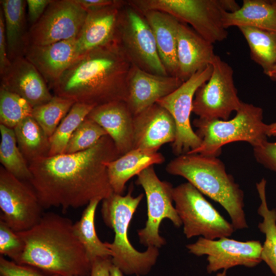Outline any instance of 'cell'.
<instances>
[{"mask_svg":"<svg viewBox=\"0 0 276 276\" xmlns=\"http://www.w3.org/2000/svg\"><path fill=\"white\" fill-rule=\"evenodd\" d=\"M33 107L19 95L0 87V123L14 129L25 119L32 117Z\"/></svg>","mask_w":276,"mask_h":276,"instance_id":"836d02e7","label":"cell"},{"mask_svg":"<svg viewBox=\"0 0 276 276\" xmlns=\"http://www.w3.org/2000/svg\"><path fill=\"white\" fill-rule=\"evenodd\" d=\"M183 82L178 77L151 74L131 64L125 102L135 116L173 92Z\"/></svg>","mask_w":276,"mask_h":276,"instance_id":"2e32d148","label":"cell"},{"mask_svg":"<svg viewBox=\"0 0 276 276\" xmlns=\"http://www.w3.org/2000/svg\"><path fill=\"white\" fill-rule=\"evenodd\" d=\"M215 55L213 43L188 25L179 23L177 38L178 78L187 81L211 64Z\"/></svg>","mask_w":276,"mask_h":276,"instance_id":"44dd1931","label":"cell"},{"mask_svg":"<svg viewBox=\"0 0 276 276\" xmlns=\"http://www.w3.org/2000/svg\"><path fill=\"white\" fill-rule=\"evenodd\" d=\"M137 276H140V275H137Z\"/></svg>","mask_w":276,"mask_h":276,"instance_id":"7dc6e473","label":"cell"},{"mask_svg":"<svg viewBox=\"0 0 276 276\" xmlns=\"http://www.w3.org/2000/svg\"><path fill=\"white\" fill-rule=\"evenodd\" d=\"M111 258H98L92 262L89 276H110Z\"/></svg>","mask_w":276,"mask_h":276,"instance_id":"60d3db41","label":"cell"},{"mask_svg":"<svg viewBox=\"0 0 276 276\" xmlns=\"http://www.w3.org/2000/svg\"><path fill=\"white\" fill-rule=\"evenodd\" d=\"M110 276H124L123 273L121 270L114 265L111 264L110 268Z\"/></svg>","mask_w":276,"mask_h":276,"instance_id":"ee69618b","label":"cell"},{"mask_svg":"<svg viewBox=\"0 0 276 276\" xmlns=\"http://www.w3.org/2000/svg\"><path fill=\"white\" fill-rule=\"evenodd\" d=\"M107 132L122 156L133 149V115L125 101L95 107L87 116Z\"/></svg>","mask_w":276,"mask_h":276,"instance_id":"ffe728a7","label":"cell"},{"mask_svg":"<svg viewBox=\"0 0 276 276\" xmlns=\"http://www.w3.org/2000/svg\"><path fill=\"white\" fill-rule=\"evenodd\" d=\"M166 170L185 178L202 194L219 203L229 215L235 230L248 228L243 192L217 157L186 153L171 160Z\"/></svg>","mask_w":276,"mask_h":276,"instance_id":"277c9868","label":"cell"},{"mask_svg":"<svg viewBox=\"0 0 276 276\" xmlns=\"http://www.w3.org/2000/svg\"><path fill=\"white\" fill-rule=\"evenodd\" d=\"M267 134L268 136H276V122L267 125Z\"/></svg>","mask_w":276,"mask_h":276,"instance_id":"7bdbcfd3","label":"cell"},{"mask_svg":"<svg viewBox=\"0 0 276 276\" xmlns=\"http://www.w3.org/2000/svg\"><path fill=\"white\" fill-rule=\"evenodd\" d=\"M120 156L114 142L106 135L85 150L33 161L28 182L43 209L60 207L64 212L78 208L113 193L106 163Z\"/></svg>","mask_w":276,"mask_h":276,"instance_id":"6da1fadb","label":"cell"},{"mask_svg":"<svg viewBox=\"0 0 276 276\" xmlns=\"http://www.w3.org/2000/svg\"><path fill=\"white\" fill-rule=\"evenodd\" d=\"M143 13L156 10L167 13L180 22L190 25L212 43L225 39L228 32L223 26L224 11L234 12L240 7L234 0H127Z\"/></svg>","mask_w":276,"mask_h":276,"instance_id":"52a82bcc","label":"cell"},{"mask_svg":"<svg viewBox=\"0 0 276 276\" xmlns=\"http://www.w3.org/2000/svg\"><path fill=\"white\" fill-rule=\"evenodd\" d=\"M101 200H91L84 210L81 218L74 224L75 233L83 245L91 263L98 258H111V251L98 238L95 227L96 210Z\"/></svg>","mask_w":276,"mask_h":276,"instance_id":"f1b7e54d","label":"cell"},{"mask_svg":"<svg viewBox=\"0 0 276 276\" xmlns=\"http://www.w3.org/2000/svg\"><path fill=\"white\" fill-rule=\"evenodd\" d=\"M25 244L17 232L0 220V254L17 263L25 249Z\"/></svg>","mask_w":276,"mask_h":276,"instance_id":"d590c367","label":"cell"},{"mask_svg":"<svg viewBox=\"0 0 276 276\" xmlns=\"http://www.w3.org/2000/svg\"><path fill=\"white\" fill-rule=\"evenodd\" d=\"M254 155L259 163L276 172V142L267 141L261 146L254 148Z\"/></svg>","mask_w":276,"mask_h":276,"instance_id":"74e56055","label":"cell"},{"mask_svg":"<svg viewBox=\"0 0 276 276\" xmlns=\"http://www.w3.org/2000/svg\"><path fill=\"white\" fill-rule=\"evenodd\" d=\"M51 0H27L28 16L32 26L41 17Z\"/></svg>","mask_w":276,"mask_h":276,"instance_id":"f35d334b","label":"cell"},{"mask_svg":"<svg viewBox=\"0 0 276 276\" xmlns=\"http://www.w3.org/2000/svg\"><path fill=\"white\" fill-rule=\"evenodd\" d=\"M5 19V28L9 61L24 57L29 45L28 32L25 30L26 1L22 0L1 1Z\"/></svg>","mask_w":276,"mask_h":276,"instance_id":"484cf974","label":"cell"},{"mask_svg":"<svg viewBox=\"0 0 276 276\" xmlns=\"http://www.w3.org/2000/svg\"><path fill=\"white\" fill-rule=\"evenodd\" d=\"M87 14L76 0H51L28 31L29 44L44 45L77 37Z\"/></svg>","mask_w":276,"mask_h":276,"instance_id":"9a60e30c","label":"cell"},{"mask_svg":"<svg viewBox=\"0 0 276 276\" xmlns=\"http://www.w3.org/2000/svg\"><path fill=\"white\" fill-rule=\"evenodd\" d=\"M114 40L132 65L151 74L169 75L150 25L127 0L120 10Z\"/></svg>","mask_w":276,"mask_h":276,"instance_id":"ba28073f","label":"cell"},{"mask_svg":"<svg viewBox=\"0 0 276 276\" xmlns=\"http://www.w3.org/2000/svg\"><path fill=\"white\" fill-rule=\"evenodd\" d=\"M87 11L101 9L114 4L117 0H76Z\"/></svg>","mask_w":276,"mask_h":276,"instance_id":"b9f144b4","label":"cell"},{"mask_svg":"<svg viewBox=\"0 0 276 276\" xmlns=\"http://www.w3.org/2000/svg\"><path fill=\"white\" fill-rule=\"evenodd\" d=\"M266 180L262 178L256 183V188L260 199L257 213L263 218L258 224L260 232L265 235V240L261 251V258L269 267L274 276H276V209H269L266 195Z\"/></svg>","mask_w":276,"mask_h":276,"instance_id":"83f0119b","label":"cell"},{"mask_svg":"<svg viewBox=\"0 0 276 276\" xmlns=\"http://www.w3.org/2000/svg\"><path fill=\"white\" fill-rule=\"evenodd\" d=\"M126 1L117 0L111 6L88 11L77 37L81 55L115 39L120 10Z\"/></svg>","mask_w":276,"mask_h":276,"instance_id":"7402d4cb","label":"cell"},{"mask_svg":"<svg viewBox=\"0 0 276 276\" xmlns=\"http://www.w3.org/2000/svg\"><path fill=\"white\" fill-rule=\"evenodd\" d=\"M135 183L144 190L147 203V220L145 226L137 231L140 242L147 247L160 248L166 243L159 235V226L164 219H168L179 227L181 221L173 205V187L162 181L157 176L153 166L144 170L137 175Z\"/></svg>","mask_w":276,"mask_h":276,"instance_id":"8fae6325","label":"cell"},{"mask_svg":"<svg viewBox=\"0 0 276 276\" xmlns=\"http://www.w3.org/2000/svg\"><path fill=\"white\" fill-rule=\"evenodd\" d=\"M17 233L25 247L16 263L50 274L89 276L92 263L68 218L45 213L33 227Z\"/></svg>","mask_w":276,"mask_h":276,"instance_id":"3957f363","label":"cell"},{"mask_svg":"<svg viewBox=\"0 0 276 276\" xmlns=\"http://www.w3.org/2000/svg\"><path fill=\"white\" fill-rule=\"evenodd\" d=\"M13 129L18 147L29 165L34 160L48 156L50 138L32 117L21 121Z\"/></svg>","mask_w":276,"mask_h":276,"instance_id":"4316f807","label":"cell"},{"mask_svg":"<svg viewBox=\"0 0 276 276\" xmlns=\"http://www.w3.org/2000/svg\"><path fill=\"white\" fill-rule=\"evenodd\" d=\"M211 64L199 71L175 90L159 99L156 103L165 108L173 117L176 129L172 149L176 156L195 149L201 143V139L193 130L190 123L193 101L197 89L210 79Z\"/></svg>","mask_w":276,"mask_h":276,"instance_id":"7c38bea8","label":"cell"},{"mask_svg":"<svg viewBox=\"0 0 276 276\" xmlns=\"http://www.w3.org/2000/svg\"><path fill=\"white\" fill-rule=\"evenodd\" d=\"M272 81L276 82V62L272 69L266 74Z\"/></svg>","mask_w":276,"mask_h":276,"instance_id":"f6af8a7d","label":"cell"},{"mask_svg":"<svg viewBox=\"0 0 276 276\" xmlns=\"http://www.w3.org/2000/svg\"><path fill=\"white\" fill-rule=\"evenodd\" d=\"M173 199L187 238L215 240L232 236L235 229L202 194L190 182L173 188Z\"/></svg>","mask_w":276,"mask_h":276,"instance_id":"9c48e42d","label":"cell"},{"mask_svg":"<svg viewBox=\"0 0 276 276\" xmlns=\"http://www.w3.org/2000/svg\"><path fill=\"white\" fill-rule=\"evenodd\" d=\"M1 220L16 232L27 231L41 219L42 207L31 186L0 167Z\"/></svg>","mask_w":276,"mask_h":276,"instance_id":"4fadbf2b","label":"cell"},{"mask_svg":"<svg viewBox=\"0 0 276 276\" xmlns=\"http://www.w3.org/2000/svg\"><path fill=\"white\" fill-rule=\"evenodd\" d=\"M1 87L19 95L33 107L53 97L41 75L24 56L10 61L1 73Z\"/></svg>","mask_w":276,"mask_h":276,"instance_id":"ac0fdd59","label":"cell"},{"mask_svg":"<svg viewBox=\"0 0 276 276\" xmlns=\"http://www.w3.org/2000/svg\"><path fill=\"white\" fill-rule=\"evenodd\" d=\"M106 135L108 134L104 129L86 117L72 135L64 153L71 154L85 150Z\"/></svg>","mask_w":276,"mask_h":276,"instance_id":"e575fe53","label":"cell"},{"mask_svg":"<svg viewBox=\"0 0 276 276\" xmlns=\"http://www.w3.org/2000/svg\"><path fill=\"white\" fill-rule=\"evenodd\" d=\"M75 103L54 95L48 102L33 107L32 117L50 138Z\"/></svg>","mask_w":276,"mask_h":276,"instance_id":"d6a6232c","label":"cell"},{"mask_svg":"<svg viewBox=\"0 0 276 276\" xmlns=\"http://www.w3.org/2000/svg\"><path fill=\"white\" fill-rule=\"evenodd\" d=\"M0 276H3V275H2L0 274Z\"/></svg>","mask_w":276,"mask_h":276,"instance_id":"bcb514c9","label":"cell"},{"mask_svg":"<svg viewBox=\"0 0 276 276\" xmlns=\"http://www.w3.org/2000/svg\"><path fill=\"white\" fill-rule=\"evenodd\" d=\"M81 55L77 37L44 45L29 44L24 54L51 88Z\"/></svg>","mask_w":276,"mask_h":276,"instance_id":"d6986e66","label":"cell"},{"mask_svg":"<svg viewBox=\"0 0 276 276\" xmlns=\"http://www.w3.org/2000/svg\"><path fill=\"white\" fill-rule=\"evenodd\" d=\"M238 28L247 42L251 59L266 75L276 62V33L251 27Z\"/></svg>","mask_w":276,"mask_h":276,"instance_id":"f546056e","label":"cell"},{"mask_svg":"<svg viewBox=\"0 0 276 276\" xmlns=\"http://www.w3.org/2000/svg\"><path fill=\"white\" fill-rule=\"evenodd\" d=\"M211 65L213 70L210 79L195 94L192 112L202 119L227 121L242 103L235 85L234 71L216 54Z\"/></svg>","mask_w":276,"mask_h":276,"instance_id":"30bf717a","label":"cell"},{"mask_svg":"<svg viewBox=\"0 0 276 276\" xmlns=\"http://www.w3.org/2000/svg\"><path fill=\"white\" fill-rule=\"evenodd\" d=\"M143 197V193L133 197L129 190L125 196L113 193L103 200L101 213L104 222L114 232L113 241L105 242L111 251V262L127 275L147 274L159 256L158 248L149 246L145 251L140 252L128 239L130 222Z\"/></svg>","mask_w":276,"mask_h":276,"instance_id":"5b68a950","label":"cell"},{"mask_svg":"<svg viewBox=\"0 0 276 276\" xmlns=\"http://www.w3.org/2000/svg\"><path fill=\"white\" fill-rule=\"evenodd\" d=\"M131 66L114 40L81 55L52 88L55 96L94 107L126 101Z\"/></svg>","mask_w":276,"mask_h":276,"instance_id":"7a4b0ae2","label":"cell"},{"mask_svg":"<svg viewBox=\"0 0 276 276\" xmlns=\"http://www.w3.org/2000/svg\"><path fill=\"white\" fill-rule=\"evenodd\" d=\"M0 274L3 276H61L43 273L35 267L17 264L3 256L0 257Z\"/></svg>","mask_w":276,"mask_h":276,"instance_id":"8d00e7d4","label":"cell"},{"mask_svg":"<svg viewBox=\"0 0 276 276\" xmlns=\"http://www.w3.org/2000/svg\"><path fill=\"white\" fill-rule=\"evenodd\" d=\"M235 117L230 120L195 119V132L201 139L199 147L187 153L217 157L222 147L230 143L246 142L254 148L267 141V125L263 122L261 107L242 102Z\"/></svg>","mask_w":276,"mask_h":276,"instance_id":"8992f818","label":"cell"},{"mask_svg":"<svg viewBox=\"0 0 276 276\" xmlns=\"http://www.w3.org/2000/svg\"><path fill=\"white\" fill-rule=\"evenodd\" d=\"M142 14L152 30L159 56L167 73L178 77L177 38L180 22L159 11L151 10Z\"/></svg>","mask_w":276,"mask_h":276,"instance_id":"603a6c76","label":"cell"},{"mask_svg":"<svg viewBox=\"0 0 276 276\" xmlns=\"http://www.w3.org/2000/svg\"><path fill=\"white\" fill-rule=\"evenodd\" d=\"M133 126V149L157 152L162 145L172 143L175 139L173 117L156 103L134 116Z\"/></svg>","mask_w":276,"mask_h":276,"instance_id":"e0dca14e","label":"cell"},{"mask_svg":"<svg viewBox=\"0 0 276 276\" xmlns=\"http://www.w3.org/2000/svg\"><path fill=\"white\" fill-rule=\"evenodd\" d=\"M222 21L225 29L247 26L276 33V0H244L238 10L224 11Z\"/></svg>","mask_w":276,"mask_h":276,"instance_id":"d4e9b609","label":"cell"},{"mask_svg":"<svg viewBox=\"0 0 276 276\" xmlns=\"http://www.w3.org/2000/svg\"><path fill=\"white\" fill-rule=\"evenodd\" d=\"M163 155L147 150L133 149L119 158L106 163L109 181L114 193L122 195L127 182L148 167L161 164Z\"/></svg>","mask_w":276,"mask_h":276,"instance_id":"cb8c5ba5","label":"cell"},{"mask_svg":"<svg viewBox=\"0 0 276 276\" xmlns=\"http://www.w3.org/2000/svg\"><path fill=\"white\" fill-rule=\"evenodd\" d=\"M95 107L76 102L50 137V150L48 156L64 153L73 133Z\"/></svg>","mask_w":276,"mask_h":276,"instance_id":"1f68e13d","label":"cell"},{"mask_svg":"<svg viewBox=\"0 0 276 276\" xmlns=\"http://www.w3.org/2000/svg\"><path fill=\"white\" fill-rule=\"evenodd\" d=\"M186 247L195 256L206 255L207 272L221 271L216 276H226L227 271L235 266L254 267L262 262V245L259 240L240 241L228 237L210 240L199 237Z\"/></svg>","mask_w":276,"mask_h":276,"instance_id":"5bb4252c","label":"cell"},{"mask_svg":"<svg viewBox=\"0 0 276 276\" xmlns=\"http://www.w3.org/2000/svg\"><path fill=\"white\" fill-rule=\"evenodd\" d=\"M7 44L5 33V19L3 10L0 11V73H2L8 65Z\"/></svg>","mask_w":276,"mask_h":276,"instance_id":"ab89813d","label":"cell"},{"mask_svg":"<svg viewBox=\"0 0 276 276\" xmlns=\"http://www.w3.org/2000/svg\"><path fill=\"white\" fill-rule=\"evenodd\" d=\"M0 162L3 167L17 178L29 181L32 174L18 147L14 129L0 124Z\"/></svg>","mask_w":276,"mask_h":276,"instance_id":"4dcf8cb0","label":"cell"}]
</instances>
